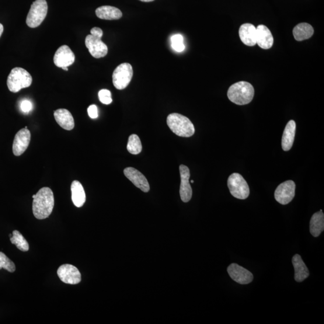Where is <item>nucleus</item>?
I'll return each mask as SVG.
<instances>
[{"mask_svg":"<svg viewBox=\"0 0 324 324\" xmlns=\"http://www.w3.org/2000/svg\"><path fill=\"white\" fill-rule=\"evenodd\" d=\"M33 212L34 217L39 220L50 216L54 207V197L49 187H43L33 196Z\"/></svg>","mask_w":324,"mask_h":324,"instance_id":"obj_1","label":"nucleus"},{"mask_svg":"<svg viewBox=\"0 0 324 324\" xmlns=\"http://www.w3.org/2000/svg\"><path fill=\"white\" fill-rule=\"evenodd\" d=\"M255 95V90L249 82L240 81L233 83L228 91V97L231 102L245 105L252 102Z\"/></svg>","mask_w":324,"mask_h":324,"instance_id":"obj_2","label":"nucleus"},{"mask_svg":"<svg viewBox=\"0 0 324 324\" xmlns=\"http://www.w3.org/2000/svg\"><path fill=\"white\" fill-rule=\"evenodd\" d=\"M167 124L174 134L181 137L189 138L195 134L192 123L187 117L178 113H172L167 117Z\"/></svg>","mask_w":324,"mask_h":324,"instance_id":"obj_3","label":"nucleus"},{"mask_svg":"<svg viewBox=\"0 0 324 324\" xmlns=\"http://www.w3.org/2000/svg\"><path fill=\"white\" fill-rule=\"evenodd\" d=\"M91 34L85 38V46L94 58H100L105 57L107 54L108 48L102 40L103 31L99 27H94L90 31Z\"/></svg>","mask_w":324,"mask_h":324,"instance_id":"obj_4","label":"nucleus"},{"mask_svg":"<svg viewBox=\"0 0 324 324\" xmlns=\"http://www.w3.org/2000/svg\"><path fill=\"white\" fill-rule=\"evenodd\" d=\"M33 82L32 76L26 70L15 68L12 70L7 80V85L10 92L16 93L29 87Z\"/></svg>","mask_w":324,"mask_h":324,"instance_id":"obj_5","label":"nucleus"},{"mask_svg":"<svg viewBox=\"0 0 324 324\" xmlns=\"http://www.w3.org/2000/svg\"><path fill=\"white\" fill-rule=\"evenodd\" d=\"M47 13L46 0H36L31 6L26 19L27 25L32 29L39 27L46 17Z\"/></svg>","mask_w":324,"mask_h":324,"instance_id":"obj_6","label":"nucleus"},{"mask_svg":"<svg viewBox=\"0 0 324 324\" xmlns=\"http://www.w3.org/2000/svg\"><path fill=\"white\" fill-rule=\"evenodd\" d=\"M228 187L230 193L237 199L246 200L249 196L250 189L248 184L239 173H233L229 177Z\"/></svg>","mask_w":324,"mask_h":324,"instance_id":"obj_7","label":"nucleus"},{"mask_svg":"<svg viewBox=\"0 0 324 324\" xmlns=\"http://www.w3.org/2000/svg\"><path fill=\"white\" fill-rule=\"evenodd\" d=\"M134 71L129 63L124 62L118 66L114 70L113 74V82L115 87L118 90H123L129 84Z\"/></svg>","mask_w":324,"mask_h":324,"instance_id":"obj_8","label":"nucleus"},{"mask_svg":"<svg viewBox=\"0 0 324 324\" xmlns=\"http://www.w3.org/2000/svg\"><path fill=\"white\" fill-rule=\"evenodd\" d=\"M295 187L293 181L288 180L282 183L275 190V199L282 205L291 203L295 197Z\"/></svg>","mask_w":324,"mask_h":324,"instance_id":"obj_9","label":"nucleus"},{"mask_svg":"<svg viewBox=\"0 0 324 324\" xmlns=\"http://www.w3.org/2000/svg\"><path fill=\"white\" fill-rule=\"evenodd\" d=\"M57 274L65 284L76 285L81 281V274L78 268L71 264L62 265L58 269Z\"/></svg>","mask_w":324,"mask_h":324,"instance_id":"obj_10","label":"nucleus"},{"mask_svg":"<svg viewBox=\"0 0 324 324\" xmlns=\"http://www.w3.org/2000/svg\"><path fill=\"white\" fill-rule=\"evenodd\" d=\"M180 173L181 177V184L180 195L181 200L184 203H188L192 197V189H191L189 179L190 172L189 168L183 165L180 166Z\"/></svg>","mask_w":324,"mask_h":324,"instance_id":"obj_11","label":"nucleus"},{"mask_svg":"<svg viewBox=\"0 0 324 324\" xmlns=\"http://www.w3.org/2000/svg\"><path fill=\"white\" fill-rule=\"evenodd\" d=\"M227 271L229 276L236 283L247 285L253 280L252 273L238 264H231L228 267Z\"/></svg>","mask_w":324,"mask_h":324,"instance_id":"obj_12","label":"nucleus"},{"mask_svg":"<svg viewBox=\"0 0 324 324\" xmlns=\"http://www.w3.org/2000/svg\"><path fill=\"white\" fill-rule=\"evenodd\" d=\"M31 141L30 131L27 128L20 129L16 134L13 144V153L14 155L19 156L22 155L29 147Z\"/></svg>","mask_w":324,"mask_h":324,"instance_id":"obj_13","label":"nucleus"},{"mask_svg":"<svg viewBox=\"0 0 324 324\" xmlns=\"http://www.w3.org/2000/svg\"><path fill=\"white\" fill-rule=\"evenodd\" d=\"M75 61V55L67 45L59 48L54 57V64L58 68H68L74 64Z\"/></svg>","mask_w":324,"mask_h":324,"instance_id":"obj_14","label":"nucleus"},{"mask_svg":"<svg viewBox=\"0 0 324 324\" xmlns=\"http://www.w3.org/2000/svg\"><path fill=\"white\" fill-rule=\"evenodd\" d=\"M124 174L134 185L145 193L148 192L150 187L148 180L138 170L128 167L124 170Z\"/></svg>","mask_w":324,"mask_h":324,"instance_id":"obj_15","label":"nucleus"},{"mask_svg":"<svg viewBox=\"0 0 324 324\" xmlns=\"http://www.w3.org/2000/svg\"><path fill=\"white\" fill-rule=\"evenodd\" d=\"M239 36L242 42L249 47L256 45V28L249 23L244 24L239 29Z\"/></svg>","mask_w":324,"mask_h":324,"instance_id":"obj_16","label":"nucleus"},{"mask_svg":"<svg viewBox=\"0 0 324 324\" xmlns=\"http://www.w3.org/2000/svg\"><path fill=\"white\" fill-rule=\"evenodd\" d=\"M274 38L267 27L260 25L256 27V44L264 50H268L273 47Z\"/></svg>","mask_w":324,"mask_h":324,"instance_id":"obj_17","label":"nucleus"},{"mask_svg":"<svg viewBox=\"0 0 324 324\" xmlns=\"http://www.w3.org/2000/svg\"><path fill=\"white\" fill-rule=\"evenodd\" d=\"M54 118L57 123L66 131H72L75 127L74 117L66 109H58L54 111Z\"/></svg>","mask_w":324,"mask_h":324,"instance_id":"obj_18","label":"nucleus"},{"mask_svg":"<svg viewBox=\"0 0 324 324\" xmlns=\"http://www.w3.org/2000/svg\"><path fill=\"white\" fill-rule=\"evenodd\" d=\"M296 131V123L294 120H290L286 125L283 136H282V146L285 152L290 150L293 145Z\"/></svg>","mask_w":324,"mask_h":324,"instance_id":"obj_19","label":"nucleus"},{"mask_svg":"<svg viewBox=\"0 0 324 324\" xmlns=\"http://www.w3.org/2000/svg\"><path fill=\"white\" fill-rule=\"evenodd\" d=\"M292 263L294 267V278L296 282H302L309 276L308 268L300 255L296 254L292 257Z\"/></svg>","mask_w":324,"mask_h":324,"instance_id":"obj_20","label":"nucleus"},{"mask_svg":"<svg viewBox=\"0 0 324 324\" xmlns=\"http://www.w3.org/2000/svg\"><path fill=\"white\" fill-rule=\"evenodd\" d=\"M96 14L99 18L104 20H117L123 16L120 9L110 6L99 7L96 10Z\"/></svg>","mask_w":324,"mask_h":324,"instance_id":"obj_21","label":"nucleus"},{"mask_svg":"<svg viewBox=\"0 0 324 324\" xmlns=\"http://www.w3.org/2000/svg\"><path fill=\"white\" fill-rule=\"evenodd\" d=\"M72 200L76 207H81L85 204L86 195L81 183L75 180L71 184Z\"/></svg>","mask_w":324,"mask_h":324,"instance_id":"obj_22","label":"nucleus"},{"mask_svg":"<svg viewBox=\"0 0 324 324\" xmlns=\"http://www.w3.org/2000/svg\"><path fill=\"white\" fill-rule=\"evenodd\" d=\"M324 229V214L322 211L312 215L310 222V232L314 237H318Z\"/></svg>","mask_w":324,"mask_h":324,"instance_id":"obj_23","label":"nucleus"},{"mask_svg":"<svg viewBox=\"0 0 324 324\" xmlns=\"http://www.w3.org/2000/svg\"><path fill=\"white\" fill-rule=\"evenodd\" d=\"M292 32L296 40L303 41L311 38L314 33V30L309 24L303 23L295 26Z\"/></svg>","mask_w":324,"mask_h":324,"instance_id":"obj_24","label":"nucleus"},{"mask_svg":"<svg viewBox=\"0 0 324 324\" xmlns=\"http://www.w3.org/2000/svg\"><path fill=\"white\" fill-rule=\"evenodd\" d=\"M12 236L10 238V242L15 245L17 248L23 252H27L29 250V243L18 231H13Z\"/></svg>","mask_w":324,"mask_h":324,"instance_id":"obj_25","label":"nucleus"},{"mask_svg":"<svg viewBox=\"0 0 324 324\" xmlns=\"http://www.w3.org/2000/svg\"><path fill=\"white\" fill-rule=\"evenodd\" d=\"M127 151L132 155H138L142 149V146L140 139L138 135L133 134L128 138L127 145Z\"/></svg>","mask_w":324,"mask_h":324,"instance_id":"obj_26","label":"nucleus"},{"mask_svg":"<svg viewBox=\"0 0 324 324\" xmlns=\"http://www.w3.org/2000/svg\"><path fill=\"white\" fill-rule=\"evenodd\" d=\"M2 268L11 273L14 272L16 270L15 264L7 257L5 253L0 252V270Z\"/></svg>","mask_w":324,"mask_h":324,"instance_id":"obj_27","label":"nucleus"},{"mask_svg":"<svg viewBox=\"0 0 324 324\" xmlns=\"http://www.w3.org/2000/svg\"><path fill=\"white\" fill-rule=\"evenodd\" d=\"M171 47L174 51L181 52L185 50V46L183 43V37L181 34H176L172 36Z\"/></svg>","mask_w":324,"mask_h":324,"instance_id":"obj_28","label":"nucleus"},{"mask_svg":"<svg viewBox=\"0 0 324 324\" xmlns=\"http://www.w3.org/2000/svg\"><path fill=\"white\" fill-rule=\"evenodd\" d=\"M99 98L100 102L104 104H110L113 102L111 93L108 90H101L99 92Z\"/></svg>","mask_w":324,"mask_h":324,"instance_id":"obj_29","label":"nucleus"},{"mask_svg":"<svg viewBox=\"0 0 324 324\" xmlns=\"http://www.w3.org/2000/svg\"><path fill=\"white\" fill-rule=\"evenodd\" d=\"M20 110L24 113H29L33 109V104L29 100H24L20 104Z\"/></svg>","mask_w":324,"mask_h":324,"instance_id":"obj_30","label":"nucleus"},{"mask_svg":"<svg viewBox=\"0 0 324 324\" xmlns=\"http://www.w3.org/2000/svg\"><path fill=\"white\" fill-rule=\"evenodd\" d=\"M88 114L90 118L92 119H96L99 116L98 110L95 104H92L88 107Z\"/></svg>","mask_w":324,"mask_h":324,"instance_id":"obj_31","label":"nucleus"},{"mask_svg":"<svg viewBox=\"0 0 324 324\" xmlns=\"http://www.w3.org/2000/svg\"><path fill=\"white\" fill-rule=\"evenodd\" d=\"M3 31H4V27L1 23H0V37H1L3 33Z\"/></svg>","mask_w":324,"mask_h":324,"instance_id":"obj_32","label":"nucleus"},{"mask_svg":"<svg viewBox=\"0 0 324 324\" xmlns=\"http://www.w3.org/2000/svg\"><path fill=\"white\" fill-rule=\"evenodd\" d=\"M140 1H141L142 2L148 3V2H153V1H154V0H140Z\"/></svg>","mask_w":324,"mask_h":324,"instance_id":"obj_33","label":"nucleus"},{"mask_svg":"<svg viewBox=\"0 0 324 324\" xmlns=\"http://www.w3.org/2000/svg\"><path fill=\"white\" fill-rule=\"evenodd\" d=\"M62 69L64 70V71H68V68L65 67V68H62Z\"/></svg>","mask_w":324,"mask_h":324,"instance_id":"obj_34","label":"nucleus"},{"mask_svg":"<svg viewBox=\"0 0 324 324\" xmlns=\"http://www.w3.org/2000/svg\"><path fill=\"white\" fill-rule=\"evenodd\" d=\"M9 236H10V238L12 237V235L11 233H10V234H9Z\"/></svg>","mask_w":324,"mask_h":324,"instance_id":"obj_35","label":"nucleus"},{"mask_svg":"<svg viewBox=\"0 0 324 324\" xmlns=\"http://www.w3.org/2000/svg\"><path fill=\"white\" fill-rule=\"evenodd\" d=\"M194 183V181L193 180H191V183Z\"/></svg>","mask_w":324,"mask_h":324,"instance_id":"obj_36","label":"nucleus"}]
</instances>
